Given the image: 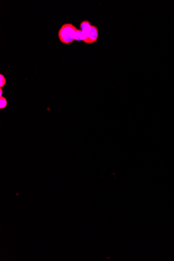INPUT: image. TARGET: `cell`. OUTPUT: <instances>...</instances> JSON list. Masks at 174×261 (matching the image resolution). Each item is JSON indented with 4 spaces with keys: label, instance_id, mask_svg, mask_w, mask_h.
Returning <instances> with one entry per match:
<instances>
[{
    "label": "cell",
    "instance_id": "obj_1",
    "mask_svg": "<svg viewBox=\"0 0 174 261\" xmlns=\"http://www.w3.org/2000/svg\"><path fill=\"white\" fill-rule=\"evenodd\" d=\"M77 30V28L71 23L63 24L58 32L60 41L65 44L73 43L75 41V34Z\"/></svg>",
    "mask_w": 174,
    "mask_h": 261
},
{
    "label": "cell",
    "instance_id": "obj_2",
    "mask_svg": "<svg viewBox=\"0 0 174 261\" xmlns=\"http://www.w3.org/2000/svg\"><path fill=\"white\" fill-rule=\"evenodd\" d=\"M99 36V30L97 27L92 25L90 31L87 34V38L84 43L93 44L97 42Z\"/></svg>",
    "mask_w": 174,
    "mask_h": 261
},
{
    "label": "cell",
    "instance_id": "obj_3",
    "mask_svg": "<svg viewBox=\"0 0 174 261\" xmlns=\"http://www.w3.org/2000/svg\"><path fill=\"white\" fill-rule=\"evenodd\" d=\"M87 38V34L83 32L80 29H78L76 32L75 36V41H83L85 42Z\"/></svg>",
    "mask_w": 174,
    "mask_h": 261
},
{
    "label": "cell",
    "instance_id": "obj_4",
    "mask_svg": "<svg viewBox=\"0 0 174 261\" xmlns=\"http://www.w3.org/2000/svg\"><path fill=\"white\" fill-rule=\"evenodd\" d=\"M92 24H91L90 21H83L80 24V29L85 34H88V32L90 31Z\"/></svg>",
    "mask_w": 174,
    "mask_h": 261
},
{
    "label": "cell",
    "instance_id": "obj_5",
    "mask_svg": "<svg viewBox=\"0 0 174 261\" xmlns=\"http://www.w3.org/2000/svg\"><path fill=\"white\" fill-rule=\"evenodd\" d=\"M8 105V101L3 96L0 97V109H3Z\"/></svg>",
    "mask_w": 174,
    "mask_h": 261
},
{
    "label": "cell",
    "instance_id": "obj_6",
    "mask_svg": "<svg viewBox=\"0 0 174 261\" xmlns=\"http://www.w3.org/2000/svg\"><path fill=\"white\" fill-rule=\"evenodd\" d=\"M6 83V79L4 77V75L2 74H0V88H2V87L5 86Z\"/></svg>",
    "mask_w": 174,
    "mask_h": 261
},
{
    "label": "cell",
    "instance_id": "obj_7",
    "mask_svg": "<svg viewBox=\"0 0 174 261\" xmlns=\"http://www.w3.org/2000/svg\"><path fill=\"white\" fill-rule=\"evenodd\" d=\"M2 94H3V90H2V88H0V97L2 96Z\"/></svg>",
    "mask_w": 174,
    "mask_h": 261
}]
</instances>
